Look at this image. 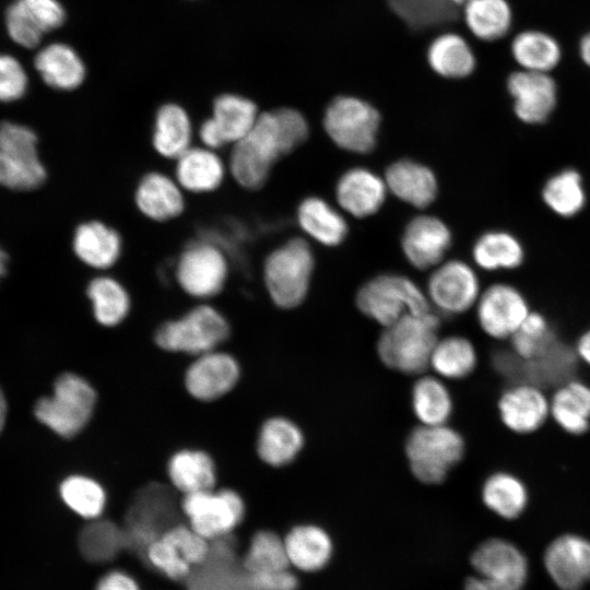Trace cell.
I'll list each match as a JSON object with an SVG mask.
<instances>
[{"mask_svg": "<svg viewBox=\"0 0 590 590\" xmlns=\"http://www.w3.org/2000/svg\"><path fill=\"white\" fill-rule=\"evenodd\" d=\"M309 135L305 116L291 107L260 113L251 130L233 144L228 168L243 188L256 190L268 180L275 162Z\"/></svg>", "mask_w": 590, "mask_h": 590, "instance_id": "1", "label": "cell"}, {"mask_svg": "<svg viewBox=\"0 0 590 590\" xmlns=\"http://www.w3.org/2000/svg\"><path fill=\"white\" fill-rule=\"evenodd\" d=\"M439 327V317L432 311L403 316L380 333L376 343L378 358L397 373L424 374L429 368Z\"/></svg>", "mask_w": 590, "mask_h": 590, "instance_id": "2", "label": "cell"}, {"mask_svg": "<svg viewBox=\"0 0 590 590\" xmlns=\"http://www.w3.org/2000/svg\"><path fill=\"white\" fill-rule=\"evenodd\" d=\"M463 435L448 424L421 425L406 436L404 453L412 475L426 485L445 482L465 456Z\"/></svg>", "mask_w": 590, "mask_h": 590, "instance_id": "3", "label": "cell"}, {"mask_svg": "<svg viewBox=\"0 0 590 590\" xmlns=\"http://www.w3.org/2000/svg\"><path fill=\"white\" fill-rule=\"evenodd\" d=\"M315 257L309 244L291 238L269 253L263 264V280L270 298L282 309H293L307 297Z\"/></svg>", "mask_w": 590, "mask_h": 590, "instance_id": "4", "label": "cell"}, {"mask_svg": "<svg viewBox=\"0 0 590 590\" xmlns=\"http://www.w3.org/2000/svg\"><path fill=\"white\" fill-rule=\"evenodd\" d=\"M359 311L382 328L408 314L430 311L427 295L409 278L399 274L377 275L358 290Z\"/></svg>", "mask_w": 590, "mask_h": 590, "instance_id": "5", "label": "cell"}, {"mask_svg": "<svg viewBox=\"0 0 590 590\" xmlns=\"http://www.w3.org/2000/svg\"><path fill=\"white\" fill-rule=\"evenodd\" d=\"M96 392L83 377L66 373L57 378L51 397L39 399L36 418L61 437H73L90 422Z\"/></svg>", "mask_w": 590, "mask_h": 590, "instance_id": "6", "label": "cell"}, {"mask_svg": "<svg viewBox=\"0 0 590 590\" xmlns=\"http://www.w3.org/2000/svg\"><path fill=\"white\" fill-rule=\"evenodd\" d=\"M228 335L229 324L225 317L209 305H200L179 319L162 323L154 340L169 352L201 355L215 350Z\"/></svg>", "mask_w": 590, "mask_h": 590, "instance_id": "7", "label": "cell"}, {"mask_svg": "<svg viewBox=\"0 0 590 590\" xmlns=\"http://www.w3.org/2000/svg\"><path fill=\"white\" fill-rule=\"evenodd\" d=\"M475 575L467 578L464 590H521L528 578L522 551L503 538L482 542L471 555Z\"/></svg>", "mask_w": 590, "mask_h": 590, "instance_id": "8", "label": "cell"}, {"mask_svg": "<svg viewBox=\"0 0 590 590\" xmlns=\"http://www.w3.org/2000/svg\"><path fill=\"white\" fill-rule=\"evenodd\" d=\"M380 115L369 103L354 96L335 97L323 116L324 131L342 150L366 154L377 143Z\"/></svg>", "mask_w": 590, "mask_h": 590, "instance_id": "9", "label": "cell"}, {"mask_svg": "<svg viewBox=\"0 0 590 590\" xmlns=\"http://www.w3.org/2000/svg\"><path fill=\"white\" fill-rule=\"evenodd\" d=\"M180 509L188 518L189 526L206 540L228 534L245 515L243 498L227 488L186 494L180 500Z\"/></svg>", "mask_w": 590, "mask_h": 590, "instance_id": "10", "label": "cell"}, {"mask_svg": "<svg viewBox=\"0 0 590 590\" xmlns=\"http://www.w3.org/2000/svg\"><path fill=\"white\" fill-rule=\"evenodd\" d=\"M227 273L225 253L210 241L189 245L179 256L175 270L181 290L196 298H210L219 294Z\"/></svg>", "mask_w": 590, "mask_h": 590, "instance_id": "11", "label": "cell"}, {"mask_svg": "<svg viewBox=\"0 0 590 590\" xmlns=\"http://www.w3.org/2000/svg\"><path fill=\"white\" fill-rule=\"evenodd\" d=\"M497 414L503 426L519 436L538 433L550 421V394L529 381L511 382L499 394Z\"/></svg>", "mask_w": 590, "mask_h": 590, "instance_id": "12", "label": "cell"}, {"mask_svg": "<svg viewBox=\"0 0 590 590\" xmlns=\"http://www.w3.org/2000/svg\"><path fill=\"white\" fill-rule=\"evenodd\" d=\"M475 309L481 330L497 341L509 340L531 311L522 292L508 283L486 287L481 292Z\"/></svg>", "mask_w": 590, "mask_h": 590, "instance_id": "13", "label": "cell"}, {"mask_svg": "<svg viewBox=\"0 0 590 590\" xmlns=\"http://www.w3.org/2000/svg\"><path fill=\"white\" fill-rule=\"evenodd\" d=\"M173 486L153 482L139 488L127 517L128 534L145 547L172 527L176 514Z\"/></svg>", "mask_w": 590, "mask_h": 590, "instance_id": "14", "label": "cell"}, {"mask_svg": "<svg viewBox=\"0 0 590 590\" xmlns=\"http://www.w3.org/2000/svg\"><path fill=\"white\" fill-rule=\"evenodd\" d=\"M480 295L475 271L461 260L440 264L428 279V300L445 315L465 312L475 306Z\"/></svg>", "mask_w": 590, "mask_h": 590, "instance_id": "15", "label": "cell"}, {"mask_svg": "<svg viewBox=\"0 0 590 590\" xmlns=\"http://www.w3.org/2000/svg\"><path fill=\"white\" fill-rule=\"evenodd\" d=\"M66 11L58 0H15L5 11V28L21 47H37L44 34L59 28Z\"/></svg>", "mask_w": 590, "mask_h": 590, "instance_id": "16", "label": "cell"}, {"mask_svg": "<svg viewBox=\"0 0 590 590\" xmlns=\"http://www.w3.org/2000/svg\"><path fill=\"white\" fill-rule=\"evenodd\" d=\"M547 574L560 590H580L590 581V539L577 533L556 536L544 552Z\"/></svg>", "mask_w": 590, "mask_h": 590, "instance_id": "17", "label": "cell"}, {"mask_svg": "<svg viewBox=\"0 0 590 590\" xmlns=\"http://www.w3.org/2000/svg\"><path fill=\"white\" fill-rule=\"evenodd\" d=\"M507 90L514 99L519 120L538 125L547 120L557 102L556 83L548 73L519 70L507 79Z\"/></svg>", "mask_w": 590, "mask_h": 590, "instance_id": "18", "label": "cell"}, {"mask_svg": "<svg viewBox=\"0 0 590 590\" xmlns=\"http://www.w3.org/2000/svg\"><path fill=\"white\" fill-rule=\"evenodd\" d=\"M240 369L229 354L210 351L198 355L185 375L187 391L200 401H212L229 392L237 384Z\"/></svg>", "mask_w": 590, "mask_h": 590, "instance_id": "19", "label": "cell"}, {"mask_svg": "<svg viewBox=\"0 0 590 590\" xmlns=\"http://www.w3.org/2000/svg\"><path fill=\"white\" fill-rule=\"evenodd\" d=\"M451 241V232L440 219L420 215L405 226L401 247L414 268L425 270L437 266L444 259Z\"/></svg>", "mask_w": 590, "mask_h": 590, "instance_id": "20", "label": "cell"}, {"mask_svg": "<svg viewBox=\"0 0 590 590\" xmlns=\"http://www.w3.org/2000/svg\"><path fill=\"white\" fill-rule=\"evenodd\" d=\"M550 420L565 434L580 437L590 430V384L573 377L550 394Z\"/></svg>", "mask_w": 590, "mask_h": 590, "instance_id": "21", "label": "cell"}, {"mask_svg": "<svg viewBox=\"0 0 590 590\" xmlns=\"http://www.w3.org/2000/svg\"><path fill=\"white\" fill-rule=\"evenodd\" d=\"M386 192L385 180L363 167L346 170L335 187V198L340 206L359 219L376 213L385 202Z\"/></svg>", "mask_w": 590, "mask_h": 590, "instance_id": "22", "label": "cell"}, {"mask_svg": "<svg viewBox=\"0 0 590 590\" xmlns=\"http://www.w3.org/2000/svg\"><path fill=\"white\" fill-rule=\"evenodd\" d=\"M290 565L304 573L324 568L333 554L330 533L316 523H299L283 538Z\"/></svg>", "mask_w": 590, "mask_h": 590, "instance_id": "23", "label": "cell"}, {"mask_svg": "<svg viewBox=\"0 0 590 590\" xmlns=\"http://www.w3.org/2000/svg\"><path fill=\"white\" fill-rule=\"evenodd\" d=\"M480 496L491 512L509 521L520 518L530 503L527 483L508 470H496L487 474L481 484Z\"/></svg>", "mask_w": 590, "mask_h": 590, "instance_id": "24", "label": "cell"}, {"mask_svg": "<svg viewBox=\"0 0 590 590\" xmlns=\"http://www.w3.org/2000/svg\"><path fill=\"white\" fill-rule=\"evenodd\" d=\"M257 453L268 465L282 468L291 464L305 446V434L300 426L285 416L266 420L258 433Z\"/></svg>", "mask_w": 590, "mask_h": 590, "instance_id": "25", "label": "cell"}, {"mask_svg": "<svg viewBox=\"0 0 590 590\" xmlns=\"http://www.w3.org/2000/svg\"><path fill=\"white\" fill-rule=\"evenodd\" d=\"M385 182L397 198L420 209L432 204L438 193L433 170L411 160H400L389 165Z\"/></svg>", "mask_w": 590, "mask_h": 590, "instance_id": "26", "label": "cell"}, {"mask_svg": "<svg viewBox=\"0 0 590 590\" xmlns=\"http://www.w3.org/2000/svg\"><path fill=\"white\" fill-rule=\"evenodd\" d=\"M134 201L144 216L156 222L177 217L185 209L181 187L158 172L148 173L141 178L135 188Z\"/></svg>", "mask_w": 590, "mask_h": 590, "instance_id": "27", "label": "cell"}, {"mask_svg": "<svg viewBox=\"0 0 590 590\" xmlns=\"http://www.w3.org/2000/svg\"><path fill=\"white\" fill-rule=\"evenodd\" d=\"M34 67L48 86L60 91H72L85 79L83 60L64 43H51L42 47L35 55Z\"/></svg>", "mask_w": 590, "mask_h": 590, "instance_id": "28", "label": "cell"}, {"mask_svg": "<svg viewBox=\"0 0 590 590\" xmlns=\"http://www.w3.org/2000/svg\"><path fill=\"white\" fill-rule=\"evenodd\" d=\"M225 177V165L214 150L189 148L176 160L175 178L181 189L193 193L217 189Z\"/></svg>", "mask_w": 590, "mask_h": 590, "instance_id": "29", "label": "cell"}, {"mask_svg": "<svg viewBox=\"0 0 590 590\" xmlns=\"http://www.w3.org/2000/svg\"><path fill=\"white\" fill-rule=\"evenodd\" d=\"M121 237L118 232L101 221L80 224L73 237L76 257L91 268H111L121 253Z\"/></svg>", "mask_w": 590, "mask_h": 590, "instance_id": "30", "label": "cell"}, {"mask_svg": "<svg viewBox=\"0 0 590 590\" xmlns=\"http://www.w3.org/2000/svg\"><path fill=\"white\" fill-rule=\"evenodd\" d=\"M579 364L574 347L558 340L540 356L521 362L520 380L554 389L576 377Z\"/></svg>", "mask_w": 590, "mask_h": 590, "instance_id": "31", "label": "cell"}, {"mask_svg": "<svg viewBox=\"0 0 590 590\" xmlns=\"http://www.w3.org/2000/svg\"><path fill=\"white\" fill-rule=\"evenodd\" d=\"M192 126L188 113L178 104L162 105L155 115L152 144L163 157L177 160L191 148Z\"/></svg>", "mask_w": 590, "mask_h": 590, "instance_id": "32", "label": "cell"}, {"mask_svg": "<svg viewBox=\"0 0 590 590\" xmlns=\"http://www.w3.org/2000/svg\"><path fill=\"white\" fill-rule=\"evenodd\" d=\"M453 398L444 379L425 373L411 388V408L421 425L448 424L453 413Z\"/></svg>", "mask_w": 590, "mask_h": 590, "instance_id": "33", "label": "cell"}, {"mask_svg": "<svg viewBox=\"0 0 590 590\" xmlns=\"http://www.w3.org/2000/svg\"><path fill=\"white\" fill-rule=\"evenodd\" d=\"M297 222L309 237L324 246H338L347 235L343 215L319 197H308L299 203Z\"/></svg>", "mask_w": 590, "mask_h": 590, "instance_id": "34", "label": "cell"}, {"mask_svg": "<svg viewBox=\"0 0 590 590\" xmlns=\"http://www.w3.org/2000/svg\"><path fill=\"white\" fill-rule=\"evenodd\" d=\"M477 365V349L469 338L458 334L438 338L429 361V368L444 380L468 378Z\"/></svg>", "mask_w": 590, "mask_h": 590, "instance_id": "35", "label": "cell"}, {"mask_svg": "<svg viewBox=\"0 0 590 590\" xmlns=\"http://www.w3.org/2000/svg\"><path fill=\"white\" fill-rule=\"evenodd\" d=\"M167 474L172 486L184 495L211 489L216 481L213 459L197 449L175 452L167 463Z\"/></svg>", "mask_w": 590, "mask_h": 590, "instance_id": "36", "label": "cell"}, {"mask_svg": "<svg viewBox=\"0 0 590 590\" xmlns=\"http://www.w3.org/2000/svg\"><path fill=\"white\" fill-rule=\"evenodd\" d=\"M259 114L251 99L227 93L214 99L210 118L226 145L241 140L251 130Z\"/></svg>", "mask_w": 590, "mask_h": 590, "instance_id": "37", "label": "cell"}, {"mask_svg": "<svg viewBox=\"0 0 590 590\" xmlns=\"http://www.w3.org/2000/svg\"><path fill=\"white\" fill-rule=\"evenodd\" d=\"M427 61L434 72L447 79L465 78L476 64L472 48L456 33H444L436 37L427 49Z\"/></svg>", "mask_w": 590, "mask_h": 590, "instance_id": "38", "label": "cell"}, {"mask_svg": "<svg viewBox=\"0 0 590 590\" xmlns=\"http://www.w3.org/2000/svg\"><path fill=\"white\" fill-rule=\"evenodd\" d=\"M462 7L465 25L476 38L493 42L508 34L512 11L507 0H468Z\"/></svg>", "mask_w": 590, "mask_h": 590, "instance_id": "39", "label": "cell"}, {"mask_svg": "<svg viewBox=\"0 0 590 590\" xmlns=\"http://www.w3.org/2000/svg\"><path fill=\"white\" fill-rule=\"evenodd\" d=\"M472 257L474 262L486 271L512 270L523 262L524 249L511 233L489 231L476 239Z\"/></svg>", "mask_w": 590, "mask_h": 590, "instance_id": "40", "label": "cell"}, {"mask_svg": "<svg viewBox=\"0 0 590 590\" xmlns=\"http://www.w3.org/2000/svg\"><path fill=\"white\" fill-rule=\"evenodd\" d=\"M511 55L521 70L548 73L559 63L562 49L550 34L527 30L512 39Z\"/></svg>", "mask_w": 590, "mask_h": 590, "instance_id": "41", "label": "cell"}, {"mask_svg": "<svg viewBox=\"0 0 590 590\" xmlns=\"http://www.w3.org/2000/svg\"><path fill=\"white\" fill-rule=\"evenodd\" d=\"M542 200L560 217H573L581 212L587 202V193L580 174L573 169H562L552 175L543 185Z\"/></svg>", "mask_w": 590, "mask_h": 590, "instance_id": "42", "label": "cell"}, {"mask_svg": "<svg viewBox=\"0 0 590 590\" xmlns=\"http://www.w3.org/2000/svg\"><path fill=\"white\" fill-rule=\"evenodd\" d=\"M86 295L92 303L93 315L102 326H117L129 314V294L111 276L101 275L92 279L86 287Z\"/></svg>", "mask_w": 590, "mask_h": 590, "instance_id": "43", "label": "cell"}, {"mask_svg": "<svg viewBox=\"0 0 590 590\" xmlns=\"http://www.w3.org/2000/svg\"><path fill=\"white\" fill-rule=\"evenodd\" d=\"M46 169L37 153L0 150V185L12 190H33L46 180Z\"/></svg>", "mask_w": 590, "mask_h": 590, "instance_id": "44", "label": "cell"}, {"mask_svg": "<svg viewBox=\"0 0 590 590\" xmlns=\"http://www.w3.org/2000/svg\"><path fill=\"white\" fill-rule=\"evenodd\" d=\"M392 11L411 28L426 30L452 22L457 9L450 0H388Z\"/></svg>", "mask_w": 590, "mask_h": 590, "instance_id": "45", "label": "cell"}, {"mask_svg": "<svg viewBox=\"0 0 590 590\" xmlns=\"http://www.w3.org/2000/svg\"><path fill=\"white\" fill-rule=\"evenodd\" d=\"M558 340L547 318L531 310L508 341L509 349L521 361H529L543 354Z\"/></svg>", "mask_w": 590, "mask_h": 590, "instance_id": "46", "label": "cell"}, {"mask_svg": "<svg viewBox=\"0 0 590 590\" xmlns=\"http://www.w3.org/2000/svg\"><path fill=\"white\" fill-rule=\"evenodd\" d=\"M64 504L86 519L99 517L106 505V493L95 480L84 475H71L60 485Z\"/></svg>", "mask_w": 590, "mask_h": 590, "instance_id": "47", "label": "cell"}, {"mask_svg": "<svg viewBox=\"0 0 590 590\" xmlns=\"http://www.w3.org/2000/svg\"><path fill=\"white\" fill-rule=\"evenodd\" d=\"M248 574L286 569L290 566L284 540L275 532L260 530L252 536L243 560Z\"/></svg>", "mask_w": 590, "mask_h": 590, "instance_id": "48", "label": "cell"}, {"mask_svg": "<svg viewBox=\"0 0 590 590\" xmlns=\"http://www.w3.org/2000/svg\"><path fill=\"white\" fill-rule=\"evenodd\" d=\"M145 553L152 566L170 579L181 580L190 573L191 565L182 557L176 546L162 534L149 543Z\"/></svg>", "mask_w": 590, "mask_h": 590, "instance_id": "49", "label": "cell"}, {"mask_svg": "<svg viewBox=\"0 0 590 590\" xmlns=\"http://www.w3.org/2000/svg\"><path fill=\"white\" fill-rule=\"evenodd\" d=\"M162 535L176 546L191 566L203 563L210 554L209 540L197 533L190 526L173 524Z\"/></svg>", "mask_w": 590, "mask_h": 590, "instance_id": "50", "label": "cell"}, {"mask_svg": "<svg viewBox=\"0 0 590 590\" xmlns=\"http://www.w3.org/2000/svg\"><path fill=\"white\" fill-rule=\"evenodd\" d=\"M123 533L107 521L94 522L83 529L80 536L82 551L88 556L111 552L122 540Z\"/></svg>", "mask_w": 590, "mask_h": 590, "instance_id": "51", "label": "cell"}, {"mask_svg": "<svg viewBox=\"0 0 590 590\" xmlns=\"http://www.w3.org/2000/svg\"><path fill=\"white\" fill-rule=\"evenodd\" d=\"M27 85V74L22 63L11 55L0 54V102L20 99Z\"/></svg>", "mask_w": 590, "mask_h": 590, "instance_id": "52", "label": "cell"}, {"mask_svg": "<svg viewBox=\"0 0 590 590\" xmlns=\"http://www.w3.org/2000/svg\"><path fill=\"white\" fill-rule=\"evenodd\" d=\"M37 137L26 126L3 121L0 123V150L7 152L37 153Z\"/></svg>", "mask_w": 590, "mask_h": 590, "instance_id": "53", "label": "cell"}, {"mask_svg": "<svg viewBox=\"0 0 590 590\" xmlns=\"http://www.w3.org/2000/svg\"><path fill=\"white\" fill-rule=\"evenodd\" d=\"M246 586L249 590H297L299 582L288 569L248 574Z\"/></svg>", "mask_w": 590, "mask_h": 590, "instance_id": "54", "label": "cell"}, {"mask_svg": "<svg viewBox=\"0 0 590 590\" xmlns=\"http://www.w3.org/2000/svg\"><path fill=\"white\" fill-rule=\"evenodd\" d=\"M493 368L502 376L511 380H520L521 359L510 350L496 351L492 356Z\"/></svg>", "mask_w": 590, "mask_h": 590, "instance_id": "55", "label": "cell"}, {"mask_svg": "<svg viewBox=\"0 0 590 590\" xmlns=\"http://www.w3.org/2000/svg\"><path fill=\"white\" fill-rule=\"evenodd\" d=\"M95 590H140L137 581L128 574L114 570L101 578Z\"/></svg>", "mask_w": 590, "mask_h": 590, "instance_id": "56", "label": "cell"}, {"mask_svg": "<svg viewBox=\"0 0 590 590\" xmlns=\"http://www.w3.org/2000/svg\"><path fill=\"white\" fill-rule=\"evenodd\" d=\"M573 347L579 363L590 368V327L579 334Z\"/></svg>", "mask_w": 590, "mask_h": 590, "instance_id": "57", "label": "cell"}, {"mask_svg": "<svg viewBox=\"0 0 590 590\" xmlns=\"http://www.w3.org/2000/svg\"><path fill=\"white\" fill-rule=\"evenodd\" d=\"M579 52L582 61L590 68V33L586 34L579 44Z\"/></svg>", "mask_w": 590, "mask_h": 590, "instance_id": "58", "label": "cell"}, {"mask_svg": "<svg viewBox=\"0 0 590 590\" xmlns=\"http://www.w3.org/2000/svg\"><path fill=\"white\" fill-rule=\"evenodd\" d=\"M5 414H7V402L3 397V393L0 390V432L2 430L4 422H5Z\"/></svg>", "mask_w": 590, "mask_h": 590, "instance_id": "59", "label": "cell"}, {"mask_svg": "<svg viewBox=\"0 0 590 590\" xmlns=\"http://www.w3.org/2000/svg\"><path fill=\"white\" fill-rule=\"evenodd\" d=\"M5 263H7V255L0 249V276L5 271Z\"/></svg>", "mask_w": 590, "mask_h": 590, "instance_id": "60", "label": "cell"}, {"mask_svg": "<svg viewBox=\"0 0 590 590\" xmlns=\"http://www.w3.org/2000/svg\"><path fill=\"white\" fill-rule=\"evenodd\" d=\"M456 7L463 5L468 0H450Z\"/></svg>", "mask_w": 590, "mask_h": 590, "instance_id": "61", "label": "cell"}]
</instances>
